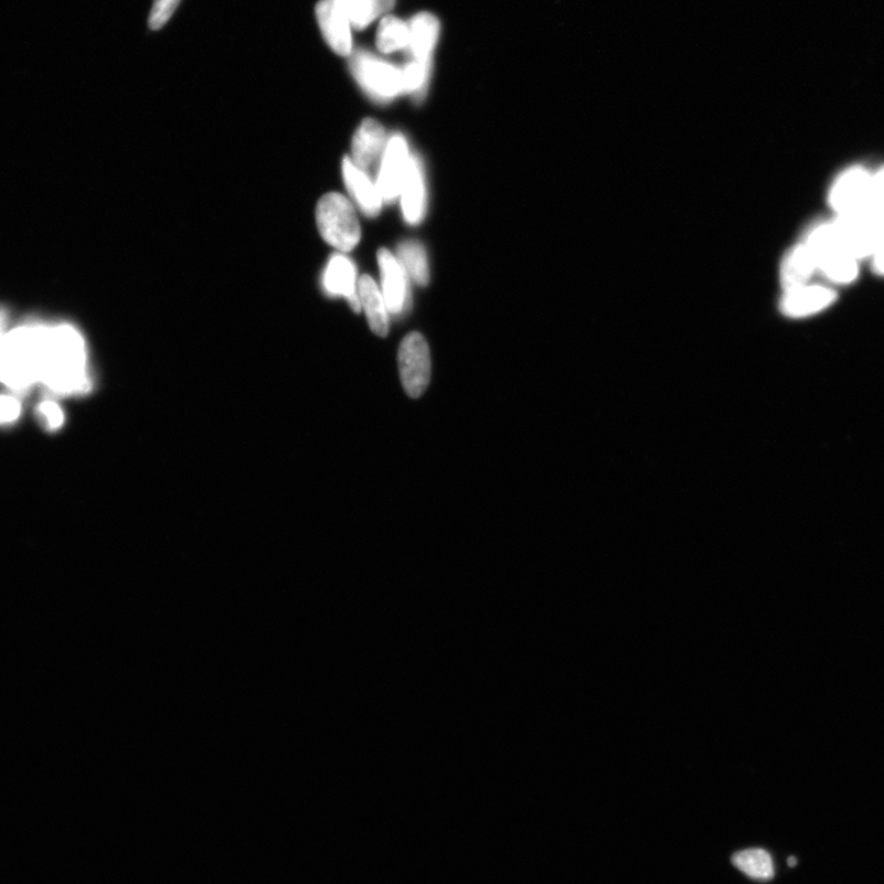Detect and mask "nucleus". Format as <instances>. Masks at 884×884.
I'll return each instance as SVG.
<instances>
[{
  "mask_svg": "<svg viewBox=\"0 0 884 884\" xmlns=\"http://www.w3.org/2000/svg\"><path fill=\"white\" fill-rule=\"evenodd\" d=\"M734 866L752 880L767 882L775 875L774 861L767 850L747 849L733 856Z\"/></svg>",
  "mask_w": 884,
  "mask_h": 884,
  "instance_id": "obj_19",
  "label": "nucleus"
},
{
  "mask_svg": "<svg viewBox=\"0 0 884 884\" xmlns=\"http://www.w3.org/2000/svg\"><path fill=\"white\" fill-rule=\"evenodd\" d=\"M181 0H156L152 6L149 26L151 30H160L171 19L174 10L178 9Z\"/></svg>",
  "mask_w": 884,
  "mask_h": 884,
  "instance_id": "obj_23",
  "label": "nucleus"
},
{
  "mask_svg": "<svg viewBox=\"0 0 884 884\" xmlns=\"http://www.w3.org/2000/svg\"><path fill=\"white\" fill-rule=\"evenodd\" d=\"M796 865H798V860H796V858H792V856H791V858L789 859V866H790V867H795Z\"/></svg>",
  "mask_w": 884,
  "mask_h": 884,
  "instance_id": "obj_28",
  "label": "nucleus"
},
{
  "mask_svg": "<svg viewBox=\"0 0 884 884\" xmlns=\"http://www.w3.org/2000/svg\"><path fill=\"white\" fill-rule=\"evenodd\" d=\"M343 178L347 190L359 209L368 216H377L382 210V203H384L377 185L371 182L365 172L356 168L349 158L343 160Z\"/></svg>",
  "mask_w": 884,
  "mask_h": 884,
  "instance_id": "obj_14",
  "label": "nucleus"
},
{
  "mask_svg": "<svg viewBox=\"0 0 884 884\" xmlns=\"http://www.w3.org/2000/svg\"><path fill=\"white\" fill-rule=\"evenodd\" d=\"M837 298L838 294L831 288L807 284V286L784 291L780 310L788 318H807V316L816 315L831 307Z\"/></svg>",
  "mask_w": 884,
  "mask_h": 884,
  "instance_id": "obj_9",
  "label": "nucleus"
},
{
  "mask_svg": "<svg viewBox=\"0 0 884 884\" xmlns=\"http://www.w3.org/2000/svg\"><path fill=\"white\" fill-rule=\"evenodd\" d=\"M871 257L873 258V269L877 275L884 276V242L880 243Z\"/></svg>",
  "mask_w": 884,
  "mask_h": 884,
  "instance_id": "obj_27",
  "label": "nucleus"
},
{
  "mask_svg": "<svg viewBox=\"0 0 884 884\" xmlns=\"http://www.w3.org/2000/svg\"><path fill=\"white\" fill-rule=\"evenodd\" d=\"M810 249L802 243L794 246L785 256L780 267V281L784 291L807 286L817 270Z\"/></svg>",
  "mask_w": 884,
  "mask_h": 884,
  "instance_id": "obj_15",
  "label": "nucleus"
},
{
  "mask_svg": "<svg viewBox=\"0 0 884 884\" xmlns=\"http://www.w3.org/2000/svg\"><path fill=\"white\" fill-rule=\"evenodd\" d=\"M316 222L324 242L341 253H351L362 237L354 206L340 193L322 196L316 210Z\"/></svg>",
  "mask_w": 884,
  "mask_h": 884,
  "instance_id": "obj_3",
  "label": "nucleus"
},
{
  "mask_svg": "<svg viewBox=\"0 0 884 884\" xmlns=\"http://www.w3.org/2000/svg\"><path fill=\"white\" fill-rule=\"evenodd\" d=\"M39 409L41 417L43 422L47 424L49 429L56 430L62 427L64 420L63 412L56 402H42Z\"/></svg>",
  "mask_w": 884,
  "mask_h": 884,
  "instance_id": "obj_25",
  "label": "nucleus"
},
{
  "mask_svg": "<svg viewBox=\"0 0 884 884\" xmlns=\"http://www.w3.org/2000/svg\"><path fill=\"white\" fill-rule=\"evenodd\" d=\"M343 3L353 2V0H342Z\"/></svg>",
  "mask_w": 884,
  "mask_h": 884,
  "instance_id": "obj_29",
  "label": "nucleus"
},
{
  "mask_svg": "<svg viewBox=\"0 0 884 884\" xmlns=\"http://www.w3.org/2000/svg\"><path fill=\"white\" fill-rule=\"evenodd\" d=\"M352 71L363 89L377 100H390L403 93L402 71L371 54L358 53Z\"/></svg>",
  "mask_w": 884,
  "mask_h": 884,
  "instance_id": "obj_6",
  "label": "nucleus"
},
{
  "mask_svg": "<svg viewBox=\"0 0 884 884\" xmlns=\"http://www.w3.org/2000/svg\"><path fill=\"white\" fill-rule=\"evenodd\" d=\"M398 365L402 384L408 396L420 397L429 385L432 373L429 347L422 334L411 333L403 340Z\"/></svg>",
  "mask_w": 884,
  "mask_h": 884,
  "instance_id": "obj_5",
  "label": "nucleus"
},
{
  "mask_svg": "<svg viewBox=\"0 0 884 884\" xmlns=\"http://www.w3.org/2000/svg\"><path fill=\"white\" fill-rule=\"evenodd\" d=\"M386 143V132L384 126L376 119L366 118L360 125L353 138L352 152L353 162L360 170L370 169L379 159Z\"/></svg>",
  "mask_w": 884,
  "mask_h": 884,
  "instance_id": "obj_13",
  "label": "nucleus"
},
{
  "mask_svg": "<svg viewBox=\"0 0 884 884\" xmlns=\"http://www.w3.org/2000/svg\"><path fill=\"white\" fill-rule=\"evenodd\" d=\"M401 195L405 220L412 225L419 224L427 209V189H425L422 162L417 157H411Z\"/></svg>",
  "mask_w": 884,
  "mask_h": 884,
  "instance_id": "obj_12",
  "label": "nucleus"
},
{
  "mask_svg": "<svg viewBox=\"0 0 884 884\" xmlns=\"http://www.w3.org/2000/svg\"><path fill=\"white\" fill-rule=\"evenodd\" d=\"M439 32V20L429 13H422L411 21L408 47L416 62L430 67L432 54L438 42Z\"/></svg>",
  "mask_w": 884,
  "mask_h": 884,
  "instance_id": "obj_16",
  "label": "nucleus"
},
{
  "mask_svg": "<svg viewBox=\"0 0 884 884\" xmlns=\"http://www.w3.org/2000/svg\"><path fill=\"white\" fill-rule=\"evenodd\" d=\"M377 260L387 310L392 315H400L405 310L408 299L407 273L398 258L386 248L379 251Z\"/></svg>",
  "mask_w": 884,
  "mask_h": 884,
  "instance_id": "obj_10",
  "label": "nucleus"
},
{
  "mask_svg": "<svg viewBox=\"0 0 884 884\" xmlns=\"http://www.w3.org/2000/svg\"><path fill=\"white\" fill-rule=\"evenodd\" d=\"M829 204L838 216L856 215L871 211L872 174L864 168L844 171L829 192Z\"/></svg>",
  "mask_w": 884,
  "mask_h": 884,
  "instance_id": "obj_4",
  "label": "nucleus"
},
{
  "mask_svg": "<svg viewBox=\"0 0 884 884\" xmlns=\"http://www.w3.org/2000/svg\"><path fill=\"white\" fill-rule=\"evenodd\" d=\"M360 303L365 311L371 331L380 337L388 333L390 320L388 310L384 295L380 291L376 283L369 276H363L358 283Z\"/></svg>",
  "mask_w": 884,
  "mask_h": 884,
  "instance_id": "obj_17",
  "label": "nucleus"
},
{
  "mask_svg": "<svg viewBox=\"0 0 884 884\" xmlns=\"http://www.w3.org/2000/svg\"><path fill=\"white\" fill-rule=\"evenodd\" d=\"M21 413L20 401L14 396H0V424L14 423Z\"/></svg>",
  "mask_w": 884,
  "mask_h": 884,
  "instance_id": "obj_26",
  "label": "nucleus"
},
{
  "mask_svg": "<svg viewBox=\"0 0 884 884\" xmlns=\"http://www.w3.org/2000/svg\"><path fill=\"white\" fill-rule=\"evenodd\" d=\"M430 67L419 62H412L405 71H402L403 93L417 94L423 96L427 90Z\"/></svg>",
  "mask_w": 884,
  "mask_h": 884,
  "instance_id": "obj_22",
  "label": "nucleus"
},
{
  "mask_svg": "<svg viewBox=\"0 0 884 884\" xmlns=\"http://www.w3.org/2000/svg\"><path fill=\"white\" fill-rule=\"evenodd\" d=\"M352 28L364 29L395 6V0H353L343 3Z\"/></svg>",
  "mask_w": 884,
  "mask_h": 884,
  "instance_id": "obj_20",
  "label": "nucleus"
},
{
  "mask_svg": "<svg viewBox=\"0 0 884 884\" xmlns=\"http://www.w3.org/2000/svg\"><path fill=\"white\" fill-rule=\"evenodd\" d=\"M409 150L405 137L393 136L386 148L377 179V190L386 203L396 201L409 167Z\"/></svg>",
  "mask_w": 884,
  "mask_h": 884,
  "instance_id": "obj_7",
  "label": "nucleus"
},
{
  "mask_svg": "<svg viewBox=\"0 0 884 884\" xmlns=\"http://www.w3.org/2000/svg\"><path fill=\"white\" fill-rule=\"evenodd\" d=\"M323 287L333 297L347 298L355 312L362 309L356 284V269L353 262L344 255L331 257L324 270Z\"/></svg>",
  "mask_w": 884,
  "mask_h": 884,
  "instance_id": "obj_11",
  "label": "nucleus"
},
{
  "mask_svg": "<svg viewBox=\"0 0 884 884\" xmlns=\"http://www.w3.org/2000/svg\"><path fill=\"white\" fill-rule=\"evenodd\" d=\"M409 25L395 17L381 21L377 31V47L384 53L396 52L409 45Z\"/></svg>",
  "mask_w": 884,
  "mask_h": 884,
  "instance_id": "obj_21",
  "label": "nucleus"
},
{
  "mask_svg": "<svg viewBox=\"0 0 884 884\" xmlns=\"http://www.w3.org/2000/svg\"><path fill=\"white\" fill-rule=\"evenodd\" d=\"M397 258L403 269L420 287L428 286L430 279L427 251L416 239L403 242L397 248Z\"/></svg>",
  "mask_w": 884,
  "mask_h": 884,
  "instance_id": "obj_18",
  "label": "nucleus"
},
{
  "mask_svg": "<svg viewBox=\"0 0 884 884\" xmlns=\"http://www.w3.org/2000/svg\"><path fill=\"white\" fill-rule=\"evenodd\" d=\"M40 382L57 396L83 395L90 391L86 344L75 327L68 323L50 324Z\"/></svg>",
  "mask_w": 884,
  "mask_h": 884,
  "instance_id": "obj_1",
  "label": "nucleus"
},
{
  "mask_svg": "<svg viewBox=\"0 0 884 884\" xmlns=\"http://www.w3.org/2000/svg\"><path fill=\"white\" fill-rule=\"evenodd\" d=\"M812 254L817 268L838 284L854 281L859 275L858 259L851 255L834 223L816 225L805 243Z\"/></svg>",
  "mask_w": 884,
  "mask_h": 884,
  "instance_id": "obj_2",
  "label": "nucleus"
},
{
  "mask_svg": "<svg viewBox=\"0 0 884 884\" xmlns=\"http://www.w3.org/2000/svg\"><path fill=\"white\" fill-rule=\"evenodd\" d=\"M316 17L323 38L340 56L352 53V24L342 0H321L316 7Z\"/></svg>",
  "mask_w": 884,
  "mask_h": 884,
  "instance_id": "obj_8",
  "label": "nucleus"
},
{
  "mask_svg": "<svg viewBox=\"0 0 884 884\" xmlns=\"http://www.w3.org/2000/svg\"><path fill=\"white\" fill-rule=\"evenodd\" d=\"M871 210L884 220V167L876 174H872Z\"/></svg>",
  "mask_w": 884,
  "mask_h": 884,
  "instance_id": "obj_24",
  "label": "nucleus"
}]
</instances>
